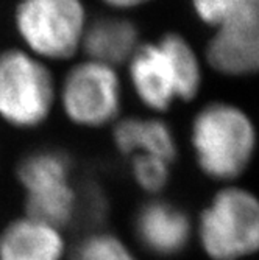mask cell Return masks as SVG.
Returning <instances> with one entry per match:
<instances>
[{
  "label": "cell",
  "mask_w": 259,
  "mask_h": 260,
  "mask_svg": "<svg viewBox=\"0 0 259 260\" xmlns=\"http://www.w3.org/2000/svg\"><path fill=\"white\" fill-rule=\"evenodd\" d=\"M189 148L197 170L211 182H242L257 157L259 129L245 108L211 100L192 115Z\"/></svg>",
  "instance_id": "1"
},
{
  "label": "cell",
  "mask_w": 259,
  "mask_h": 260,
  "mask_svg": "<svg viewBox=\"0 0 259 260\" xmlns=\"http://www.w3.org/2000/svg\"><path fill=\"white\" fill-rule=\"evenodd\" d=\"M197 20L211 30L202 52L223 78L259 75V0H189Z\"/></svg>",
  "instance_id": "2"
},
{
  "label": "cell",
  "mask_w": 259,
  "mask_h": 260,
  "mask_svg": "<svg viewBox=\"0 0 259 260\" xmlns=\"http://www.w3.org/2000/svg\"><path fill=\"white\" fill-rule=\"evenodd\" d=\"M194 246L206 260L259 255V193L242 182L217 185L194 215Z\"/></svg>",
  "instance_id": "3"
},
{
  "label": "cell",
  "mask_w": 259,
  "mask_h": 260,
  "mask_svg": "<svg viewBox=\"0 0 259 260\" xmlns=\"http://www.w3.org/2000/svg\"><path fill=\"white\" fill-rule=\"evenodd\" d=\"M23 214L67 229L80 221L81 187L70 154L55 145L30 148L16 162Z\"/></svg>",
  "instance_id": "4"
},
{
  "label": "cell",
  "mask_w": 259,
  "mask_h": 260,
  "mask_svg": "<svg viewBox=\"0 0 259 260\" xmlns=\"http://www.w3.org/2000/svg\"><path fill=\"white\" fill-rule=\"evenodd\" d=\"M91 17L86 0H16L11 27L23 50L50 66L69 64L81 55Z\"/></svg>",
  "instance_id": "5"
},
{
  "label": "cell",
  "mask_w": 259,
  "mask_h": 260,
  "mask_svg": "<svg viewBox=\"0 0 259 260\" xmlns=\"http://www.w3.org/2000/svg\"><path fill=\"white\" fill-rule=\"evenodd\" d=\"M56 86L50 64L17 44L0 49V123L20 133L44 128L56 111Z\"/></svg>",
  "instance_id": "6"
},
{
  "label": "cell",
  "mask_w": 259,
  "mask_h": 260,
  "mask_svg": "<svg viewBox=\"0 0 259 260\" xmlns=\"http://www.w3.org/2000/svg\"><path fill=\"white\" fill-rule=\"evenodd\" d=\"M125 81L117 67L78 56L58 78L56 111L78 129L111 128L124 115Z\"/></svg>",
  "instance_id": "7"
},
{
  "label": "cell",
  "mask_w": 259,
  "mask_h": 260,
  "mask_svg": "<svg viewBox=\"0 0 259 260\" xmlns=\"http://www.w3.org/2000/svg\"><path fill=\"white\" fill-rule=\"evenodd\" d=\"M131 231L137 248L156 260L178 258L194 246V215L166 195L137 206Z\"/></svg>",
  "instance_id": "8"
},
{
  "label": "cell",
  "mask_w": 259,
  "mask_h": 260,
  "mask_svg": "<svg viewBox=\"0 0 259 260\" xmlns=\"http://www.w3.org/2000/svg\"><path fill=\"white\" fill-rule=\"evenodd\" d=\"M127 86L147 114L166 115L180 103L178 75L172 58L155 41H142L125 64Z\"/></svg>",
  "instance_id": "9"
},
{
  "label": "cell",
  "mask_w": 259,
  "mask_h": 260,
  "mask_svg": "<svg viewBox=\"0 0 259 260\" xmlns=\"http://www.w3.org/2000/svg\"><path fill=\"white\" fill-rule=\"evenodd\" d=\"M0 260H70L64 229L22 214L0 229Z\"/></svg>",
  "instance_id": "10"
},
{
  "label": "cell",
  "mask_w": 259,
  "mask_h": 260,
  "mask_svg": "<svg viewBox=\"0 0 259 260\" xmlns=\"http://www.w3.org/2000/svg\"><path fill=\"white\" fill-rule=\"evenodd\" d=\"M109 136L114 150L125 160L153 156L175 165L180 157L178 137L164 115H122L109 128Z\"/></svg>",
  "instance_id": "11"
},
{
  "label": "cell",
  "mask_w": 259,
  "mask_h": 260,
  "mask_svg": "<svg viewBox=\"0 0 259 260\" xmlns=\"http://www.w3.org/2000/svg\"><path fill=\"white\" fill-rule=\"evenodd\" d=\"M142 41L134 19L128 14L106 11L91 17L80 56L121 69L125 67Z\"/></svg>",
  "instance_id": "12"
},
{
  "label": "cell",
  "mask_w": 259,
  "mask_h": 260,
  "mask_svg": "<svg viewBox=\"0 0 259 260\" xmlns=\"http://www.w3.org/2000/svg\"><path fill=\"white\" fill-rule=\"evenodd\" d=\"M158 41L174 61L178 75L180 103H191L197 100L205 84L206 70L202 52H198L194 44L177 30H167L161 33Z\"/></svg>",
  "instance_id": "13"
},
{
  "label": "cell",
  "mask_w": 259,
  "mask_h": 260,
  "mask_svg": "<svg viewBox=\"0 0 259 260\" xmlns=\"http://www.w3.org/2000/svg\"><path fill=\"white\" fill-rule=\"evenodd\" d=\"M70 260H144L121 235L106 229H92L70 251Z\"/></svg>",
  "instance_id": "14"
},
{
  "label": "cell",
  "mask_w": 259,
  "mask_h": 260,
  "mask_svg": "<svg viewBox=\"0 0 259 260\" xmlns=\"http://www.w3.org/2000/svg\"><path fill=\"white\" fill-rule=\"evenodd\" d=\"M133 184L146 198L162 197L169 188L175 165L153 156H133L127 159Z\"/></svg>",
  "instance_id": "15"
},
{
  "label": "cell",
  "mask_w": 259,
  "mask_h": 260,
  "mask_svg": "<svg viewBox=\"0 0 259 260\" xmlns=\"http://www.w3.org/2000/svg\"><path fill=\"white\" fill-rule=\"evenodd\" d=\"M96 2H99L108 13L130 14L152 5L155 0H96Z\"/></svg>",
  "instance_id": "16"
}]
</instances>
